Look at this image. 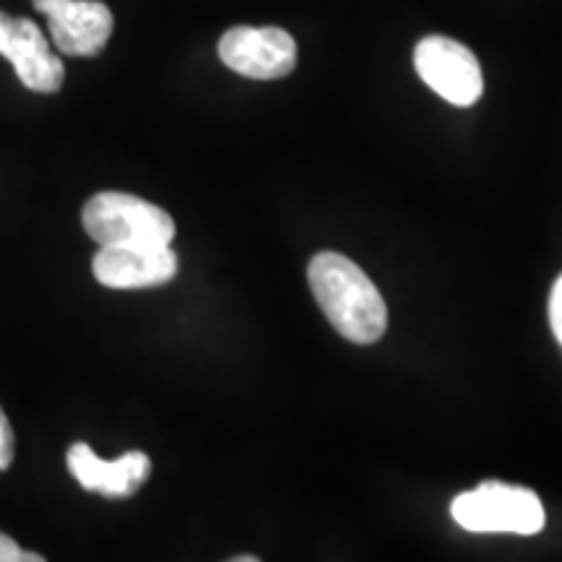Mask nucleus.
Returning <instances> with one entry per match:
<instances>
[{
  "instance_id": "4",
  "label": "nucleus",
  "mask_w": 562,
  "mask_h": 562,
  "mask_svg": "<svg viewBox=\"0 0 562 562\" xmlns=\"http://www.w3.org/2000/svg\"><path fill=\"white\" fill-rule=\"evenodd\" d=\"M419 79L456 108H472L484 91V76L476 55L451 37H425L414 47Z\"/></svg>"
},
{
  "instance_id": "2",
  "label": "nucleus",
  "mask_w": 562,
  "mask_h": 562,
  "mask_svg": "<svg viewBox=\"0 0 562 562\" xmlns=\"http://www.w3.org/2000/svg\"><path fill=\"white\" fill-rule=\"evenodd\" d=\"M87 235L100 248L115 245H149L167 248L175 237V222L165 209L131 193L104 191L91 195L81 211Z\"/></svg>"
},
{
  "instance_id": "9",
  "label": "nucleus",
  "mask_w": 562,
  "mask_h": 562,
  "mask_svg": "<svg viewBox=\"0 0 562 562\" xmlns=\"http://www.w3.org/2000/svg\"><path fill=\"white\" fill-rule=\"evenodd\" d=\"M68 472L83 490L97 492L104 497H131L140 490V484L149 480L151 461L140 451H128L121 459L104 461L97 456L87 442H74L68 448Z\"/></svg>"
},
{
  "instance_id": "12",
  "label": "nucleus",
  "mask_w": 562,
  "mask_h": 562,
  "mask_svg": "<svg viewBox=\"0 0 562 562\" xmlns=\"http://www.w3.org/2000/svg\"><path fill=\"white\" fill-rule=\"evenodd\" d=\"M550 326H552L554 339H558L562 347V273L558 277V281H554L552 294H550Z\"/></svg>"
},
{
  "instance_id": "7",
  "label": "nucleus",
  "mask_w": 562,
  "mask_h": 562,
  "mask_svg": "<svg viewBox=\"0 0 562 562\" xmlns=\"http://www.w3.org/2000/svg\"><path fill=\"white\" fill-rule=\"evenodd\" d=\"M0 55L16 70L19 81L37 94H55L66 79L60 55L50 50V42L32 19H16L0 11Z\"/></svg>"
},
{
  "instance_id": "3",
  "label": "nucleus",
  "mask_w": 562,
  "mask_h": 562,
  "mask_svg": "<svg viewBox=\"0 0 562 562\" xmlns=\"http://www.w3.org/2000/svg\"><path fill=\"white\" fill-rule=\"evenodd\" d=\"M451 516L461 529L474 533H521L544 529V505L537 492L503 482H484L451 503Z\"/></svg>"
},
{
  "instance_id": "5",
  "label": "nucleus",
  "mask_w": 562,
  "mask_h": 562,
  "mask_svg": "<svg viewBox=\"0 0 562 562\" xmlns=\"http://www.w3.org/2000/svg\"><path fill=\"white\" fill-rule=\"evenodd\" d=\"M220 58L252 81H277L297 66V42L281 26H232L220 40Z\"/></svg>"
},
{
  "instance_id": "13",
  "label": "nucleus",
  "mask_w": 562,
  "mask_h": 562,
  "mask_svg": "<svg viewBox=\"0 0 562 562\" xmlns=\"http://www.w3.org/2000/svg\"><path fill=\"white\" fill-rule=\"evenodd\" d=\"M227 562H261L258 558H252V554H240V558H232Z\"/></svg>"
},
{
  "instance_id": "10",
  "label": "nucleus",
  "mask_w": 562,
  "mask_h": 562,
  "mask_svg": "<svg viewBox=\"0 0 562 562\" xmlns=\"http://www.w3.org/2000/svg\"><path fill=\"white\" fill-rule=\"evenodd\" d=\"M13 453H16V438H13L9 417L0 409V472H5L11 467Z\"/></svg>"
},
{
  "instance_id": "1",
  "label": "nucleus",
  "mask_w": 562,
  "mask_h": 562,
  "mask_svg": "<svg viewBox=\"0 0 562 562\" xmlns=\"http://www.w3.org/2000/svg\"><path fill=\"white\" fill-rule=\"evenodd\" d=\"M307 281L328 323L351 344H375L389 328V307L368 273L341 252L323 250L307 266Z\"/></svg>"
},
{
  "instance_id": "6",
  "label": "nucleus",
  "mask_w": 562,
  "mask_h": 562,
  "mask_svg": "<svg viewBox=\"0 0 562 562\" xmlns=\"http://www.w3.org/2000/svg\"><path fill=\"white\" fill-rule=\"evenodd\" d=\"M34 9L47 16L53 45L70 58H97L115 30L102 0H34Z\"/></svg>"
},
{
  "instance_id": "8",
  "label": "nucleus",
  "mask_w": 562,
  "mask_h": 562,
  "mask_svg": "<svg viewBox=\"0 0 562 562\" xmlns=\"http://www.w3.org/2000/svg\"><path fill=\"white\" fill-rule=\"evenodd\" d=\"M91 269L97 281L110 290H151L175 279L178 256L170 245L167 248L115 245V248H100Z\"/></svg>"
},
{
  "instance_id": "11",
  "label": "nucleus",
  "mask_w": 562,
  "mask_h": 562,
  "mask_svg": "<svg viewBox=\"0 0 562 562\" xmlns=\"http://www.w3.org/2000/svg\"><path fill=\"white\" fill-rule=\"evenodd\" d=\"M0 562H47V560L37 552L21 550L9 533L0 531Z\"/></svg>"
}]
</instances>
